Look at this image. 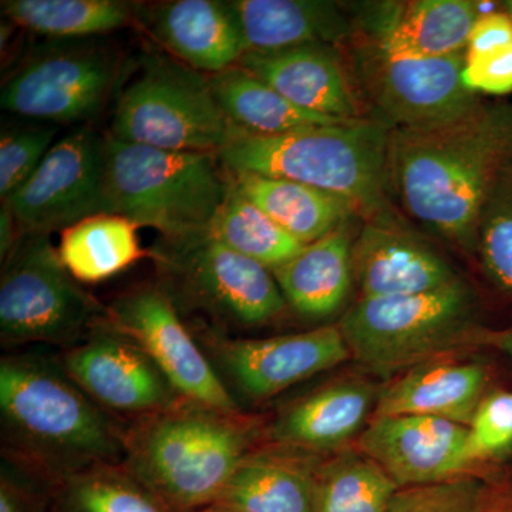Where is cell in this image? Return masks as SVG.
<instances>
[{
  "mask_svg": "<svg viewBox=\"0 0 512 512\" xmlns=\"http://www.w3.org/2000/svg\"><path fill=\"white\" fill-rule=\"evenodd\" d=\"M510 161L512 106L481 103L447 126L392 130L389 191L414 221L473 251L485 202Z\"/></svg>",
  "mask_w": 512,
  "mask_h": 512,
  "instance_id": "cell-1",
  "label": "cell"
},
{
  "mask_svg": "<svg viewBox=\"0 0 512 512\" xmlns=\"http://www.w3.org/2000/svg\"><path fill=\"white\" fill-rule=\"evenodd\" d=\"M127 424L67 375L59 350H8L0 359V456L59 485L121 464Z\"/></svg>",
  "mask_w": 512,
  "mask_h": 512,
  "instance_id": "cell-2",
  "label": "cell"
},
{
  "mask_svg": "<svg viewBox=\"0 0 512 512\" xmlns=\"http://www.w3.org/2000/svg\"><path fill=\"white\" fill-rule=\"evenodd\" d=\"M266 424L181 399L127 424L123 467L174 512L217 503L245 456L265 441Z\"/></svg>",
  "mask_w": 512,
  "mask_h": 512,
  "instance_id": "cell-3",
  "label": "cell"
},
{
  "mask_svg": "<svg viewBox=\"0 0 512 512\" xmlns=\"http://www.w3.org/2000/svg\"><path fill=\"white\" fill-rule=\"evenodd\" d=\"M392 128L376 119H357L293 131L282 136L235 137L217 154L228 173L285 178L330 192L357 212L383 221L389 194Z\"/></svg>",
  "mask_w": 512,
  "mask_h": 512,
  "instance_id": "cell-4",
  "label": "cell"
},
{
  "mask_svg": "<svg viewBox=\"0 0 512 512\" xmlns=\"http://www.w3.org/2000/svg\"><path fill=\"white\" fill-rule=\"evenodd\" d=\"M106 157L109 214L156 229L165 241L207 234L231 184L217 154L163 150L109 136Z\"/></svg>",
  "mask_w": 512,
  "mask_h": 512,
  "instance_id": "cell-5",
  "label": "cell"
},
{
  "mask_svg": "<svg viewBox=\"0 0 512 512\" xmlns=\"http://www.w3.org/2000/svg\"><path fill=\"white\" fill-rule=\"evenodd\" d=\"M339 328L350 359L383 377L493 338L477 328L476 298L461 279L437 291L359 299Z\"/></svg>",
  "mask_w": 512,
  "mask_h": 512,
  "instance_id": "cell-6",
  "label": "cell"
},
{
  "mask_svg": "<svg viewBox=\"0 0 512 512\" xmlns=\"http://www.w3.org/2000/svg\"><path fill=\"white\" fill-rule=\"evenodd\" d=\"M123 87L111 137L163 150L218 154L242 133L215 99L210 77L174 57L150 55Z\"/></svg>",
  "mask_w": 512,
  "mask_h": 512,
  "instance_id": "cell-7",
  "label": "cell"
},
{
  "mask_svg": "<svg viewBox=\"0 0 512 512\" xmlns=\"http://www.w3.org/2000/svg\"><path fill=\"white\" fill-rule=\"evenodd\" d=\"M106 319L64 268L50 235H23L2 262L0 342L5 350L72 348Z\"/></svg>",
  "mask_w": 512,
  "mask_h": 512,
  "instance_id": "cell-8",
  "label": "cell"
},
{
  "mask_svg": "<svg viewBox=\"0 0 512 512\" xmlns=\"http://www.w3.org/2000/svg\"><path fill=\"white\" fill-rule=\"evenodd\" d=\"M158 282L178 309L207 313L224 325H268L288 309L271 269L207 234L160 242L150 251Z\"/></svg>",
  "mask_w": 512,
  "mask_h": 512,
  "instance_id": "cell-9",
  "label": "cell"
},
{
  "mask_svg": "<svg viewBox=\"0 0 512 512\" xmlns=\"http://www.w3.org/2000/svg\"><path fill=\"white\" fill-rule=\"evenodd\" d=\"M191 329L239 406L266 402L350 359L339 325L262 339L232 338L207 323Z\"/></svg>",
  "mask_w": 512,
  "mask_h": 512,
  "instance_id": "cell-10",
  "label": "cell"
},
{
  "mask_svg": "<svg viewBox=\"0 0 512 512\" xmlns=\"http://www.w3.org/2000/svg\"><path fill=\"white\" fill-rule=\"evenodd\" d=\"M117 53L94 43L37 50L2 83L0 106L16 116L83 123L100 113L120 79Z\"/></svg>",
  "mask_w": 512,
  "mask_h": 512,
  "instance_id": "cell-11",
  "label": "cell"
},
{
  "mask_svg": "<svg viewBox=\"0 0 512 512\" xmlns=\"http://www.w3.org/2000/svg\"><path fill=\"white\" fill-rule=\"evenodd\" d=\"M106 320L146 352L183 399L225 412H245L222 384L191 326L160 284L121 293L106 306Z\"/></svg>",
  "mask_w": 512,
  "mask_h": 512,
  "instance_id": "cell-12",
  "label": "cell"
},
{
  "mask_svg": "<svg viewBox=\"0 0 512 512\" xmlns=\"http://www.w3.org/2000/svg\"><path fill=\"white\" fill-rule=\"evenodd\" d=\"M106 138L82 126L57 140L35 174L8 204L20 235H50L97 214H109Z\"/></svg>",
  "mask_w": 512,
  "mask_h": 512,
  "instance_id": "cell-13",
  "label": "cell"
},
{
  "mask_svg": "<svg viewBox=\"0 0 512 512\" xmlns=\"http://www.w3.org/2000/svg\"><path fill=\"white\" fill-rule=\"evenodd\" d=\"M363 80L377 113L392 130L447 126L481 104L463 83L466 52L430 59H390L370 49Z\"/></svg>",
  "mask_w": 512,
  "mask_h": 512,
  "instance_id": "cell-14",
  "label": "cell"
},
{
  "mask_svg": "<svg viewBox=\"0 0 512 512\" xmlns=\"http://www.w3.org/2000/svg\"><path fill=\"white\" fill-rule=\"evenodd\" d=\"M59 355L67 375L124 424L183 399L146 352L106 319L82 342L59 350Z\"/></svg>",
  "mask_w": 512,
  "mask_h": 512,
  "instance_id": "cell-15",
  "label": "cell"
},
{
  "mask_svg": "<svg viewBox=\"0 0 512 512\" xmlns=\"http://www.w3.org/2000/svg\"><path fill=\"white\" fill-rule=\"evenodd\" d=\"M468 427L430 416L372 419L357 451L382 467L399 488L474 476L467 454Z\"/></svg>",
  "mask_w": 512,
  "mask_h": 512,
  "instance_id": "cell-16",
  "label": "cell"
},
{
  "mask_svg": "<svg viewBox=\"0 0 512 512\" xmlns=\"http://www.w3.org/2000/svg\"><path fill=\"white\" fill-rule=\"evenodd\" d=\"M353 275L360 299L416 295L460 281L439 252L384 221L367 222L353 244Z\"/></svg>",
  "mask_w": 512,
  "mask_h": 512,
  "instance_id": "cell-17",
  "label": "cell"
},
{
  "mask_svg": "<svg viewBox=\"0 0 512 512\" xmlns=\"http://www.w3.org/2000/svg\"><path fill=\"white\" fill-rule=\"evenodd\" d=\"M237 66L303 110L339 120L362 119L355 90L330 45L248 52Z\"/></svg>",
  "mask_w": 512,
  "mask_h": 512,
  "instance_id": "cell-18",
  "label": "cell"
},
{
  "mask_svg": "<svg viewBox=\"0 0 512 512\" xmlns=\"http://www.w3.org/2000/svg\"><path fill=\"white\" fill-rule=\"evenodd\" d=\"M325 457L262 441L239 463L215 505L232 512H313Z\"/></svg>",
  "mask_w": 512,
  "mask_h": 512,
  "instance_id": "cell-19",
  "label": "cell"
},
{
  "mask_svg": "<svg viewBox=\"0 0 512 512\" xmlns=\"http://www.w3.org/2000/svg\"><path fill=\"white\" fill-rule=\"evenodd\" d=\"M379 394L365 380L326 384L286 404L266 424L265 440L320 456L338 453L362 433Z\"/></svg>",
  "mask_w": 512,
  "mask_h": 512,
  "instance_id": "cell-20",
  "label": "cell"
},
{
  "mask_svg": "<svg viewBox=\"0 0 512 512\" xmlns=\"http://www.w3.org/2000/svg\"><path fill=\"white\" fill-rule=\"evenodd\" d=\"M150 29L174 59L210 76L237 66L248 52L232 2L161 3L151 12Z\"/></svg>",
  "mask_w": 512,
  "mask_h": 512,
  "instance_id": "cell-21",
  "label": "cell"
},
{
  "mask_svg": "<svg viewBox=\"0 0 512 512\" xmlns=\"http://www.w3.org/2000/svg\"><path fill=\"white\" fill-rule=\"evenodd\" d=\"M487 370L474 362H433L413 367L384 387L372 419L390 416H430L471 423L483 400Z\"/></svg>",
  "mask_w": 512,
  "mask_h": 512,
  "instance_id": "cell-22",
  "label": "cell"
},
{
  "mask_svg": "<svg viewBox=\"0 0 512 512\" xmlns=\"http://www.w3.org/2000/svg\"><path fill=\"white\" fill-rule=\"evenodd\" d=\"M483 15L470 0H413L390 6L373 49L390 59H430L467 49Z\"/></svg>",
  "mask_w": 512,
  "mask_h": 512,
  "instance_id": "cell-23",
  "label": "cell"
},
{
  "mask_svg": "<svg viewBox=\"0 0 512 512\" xmlns=\"http://www.w3.org/2000/svg\"><path fill=\"white\" fill-rule=\"evenodd\" d=\"M353 244L345 222L274 269L272 274L288 308L312 320L326 319L338 312L355 279Z\"/></svg>",
  "mask_w": 512,
  "mask_h": 512,
  "instance_id": "cell-24",
  "label": "cell"
},
{
  "mask_svg": "<svg viewBox=\"0 0 512 512\" xmlns=\"http://www.w3.org/2000/svg\"><path fill=\"white\" fill-rule=\"evenodd\" d=\"M232 5L241 23L248 52L332 45L348 37L350 32L349 20L332 2L237 0Z\"/></svg>",
  "mask_w": 512,
  "mask_h": 512,
  "instance_id": "cell-25",
  "label": "cell"
},
{
  "mask_svg": "<svg viewBox=\"0 0 512 512\" xmlns=\"http://www.w3.org/2000/svg\"><path fill=\"white\" fill-rule=\"evenodd\" d=\"M228 174L247 200L305 245L326 237L357 212L345 198L296 181L249 173Z\"/></svg>",
  "mask_w": 512,
  "mask_h": 512,
  "instance_id": "cell-26",
  "label": "cell"
},
{
  "mask_svg": "<svg viewBox=\"0 0 512 512\" xmlns=\"http://www.w3.org/2000/svg\"><path fill=\"white\" fill-rule=\"evenodd\" d=\"M208 77L225 116L244 133L282 136L306 128L352 121L303 110L276 92L274 87L239 66Z\"/></svg>",
  "mask_w": 512,
  "mask_h": 512,
  "instance_id": "cell-27",
  "label": "cell"
},
{
  "mask_svg": "<svg viewBox=\"0 0 512 512\" xmlns=\"http://www.w3.org/2000/svg\"><path fill=\"white\" fill-rule=\"evenodd\" d=\"M137 228L123 215H92L60 232L57 252L77 282L100 284L150 258V251L141 247Z\"/></svg>",
  "mask_w": 512,
  "mask_h": 512,
  "instance_id": "cell-28",
  "label": "cell"
},
{
  "mask_svg": "<svg viewBox=\"0 0 512 512\" xmlns=\"http://www.w3.org/2000/svg\"><path fill=\"white\" fill-rule=\"evenodd\" d=\"M2 10L16 26L57 39L107 35L131 20L130 5L117 0H8Z\"/></svg>",
  "mask_w": 512,
  "mask_h": 512,
  "instance_id": "cell-29",
  "label": "cell"
},
{
  "mask_svg": "<svg viewBox=\"0 0 512 512\" xmlns=\"http://www.w3.org/2000/svg\"><path fill=\"white\" fill-rule=\"evenodd\" d=\"M399 490L375 461L338 451L319 468L313 512H386Z\"/></svg>",
  "mask_w": 512,
  "mask_h": 512,
  "instance_id": "cell-30",
  "label": "cell"
},
{
  "mask_svg": "<svg viewBox=\"0 0 512 512\" xmlns=\"http://www.w3.org/2000/svg\"><path fill=\"white\" fill-rule=\"evenodd\" d=\"M207 235L271 271L291 261L305 247L247 200L232 180Z\"/></svg>",
  "mask_w": 512,
  "mask_h": 512,
  "instance_id": "cell-31",
  "label": "cell"
},
{
  "mask_svg": "<svg viewBox=\"0 0 512 512\" xmlns=\"http://www.w3.org/2000/svg\"><path fill=\"white\" fill-rule=\"evenodd\" d=\"M49 512H174L123 464H107L66 478L56 487Z\"/></svg>",
  "mask_w": 512,
  "mask_h": 512,
  "instance_id": "cell-32",
  "label": "cell"
},
{
  "mask_svg": "<svg viewBox=\"0 0 512 512\" xmlns=\"http://www.w3.org/2000/svg\"><path fill=\"white\" fill-rule=\"evenodd\" d=\"M477 251L488 276L512 295V161L498 177L481 212Z\"/></svg>",
  "mask_w": 512,
  "mask_h": 512,
  "instance_id": "cell-33",
  "label": "cell"
},
{
  "mask_svg": "<svg viewBox=\"0 0 512 512\" xmlns=\"http://www.w3.org/2000/svg\"><path fill=\"white\" fill-rule=\"evenodd\" d=\"M56 130L26 127L3 130L0 137V195L6 200L35 174L56 143Z\"/></svg>",
  "mask_w": 512,
  "mask_h": 512,
  "instance_id": "cell-34",
  "label": "cell"
},
{
  "mask_svg": "<svg viewBox=\"0 0 512 512\" xmlns=\"http://www.w3.org/2000/svg\"><path fill=\"white\" fill-rule=\"evenodd\" d=\"M487 485L488 480L470 476L400 488L386 512H480Z\"/></svg>",
  "mask_w": 512,
  "mask_h": 512,
  "instance_id": "cell-35",
  "label": "cell"
},
{
  "mask_svg": "<svg viewBox=\"0 0 512 512\" xmlns=\"http://www.w3.org/2000/svg\"><path fill=\"white\" fill-rule=\"evenodd\" d=\"M512 448V393L484 396L468 424L467 454L471 466L503 456Z\"/></svg>",
  "mask_w": 512,
  "mask_h": 512,
  "instance_id": "cell-36",
  "label": "cell"
},
{
  "mask_svg": "<svg viewBox=\"0 0 512 512\" xmlns=\"http://www.w3.org/2000/svg\"><path fill=\"white\" fill-rule=\"evenodd\" d=\"M57 485L2 458L0 512H49Z\"/></svg>",
  "mask_w": 512,
  "mask_h": 512,
  "instance_id": "cell-37",
  "label": "cell"
},
{
  "mask_svg": "<svg viewBox=\"0 0 512 512\" xmlns=\"http://www.w3.org/2000/svg\"><path fill=\"white\" fill-rule=\"evenodd\" d=\"M463 83L474 93H512V45L485 55H466Z\"/></svg>",
  "mask_w": 512,
  "mask_h": 512,
  "instance_id": "cell-38",
  "label": "cell"
},
{
  "mask_svg": "<svg viewBox=\"0 0 512 512\" xmlns=\"http://www.w3.org/2000/svg\"><path fill=\"white\" fill-rule=\"evenodd\" d=\"M512 45V23L501 12L483 13L468 37L466 55H485Z\"/></svg>",
  "mask_w": 512,
  "mask_h": 512,
  "instance_id": "cell-39",
  "label": "cell"
},
{
  "mask_svg": "<svg viewBox=\"0 0 512 512\" xmlns=\"http://www.w3.org/2000/svg\"><path fill=\"white\" fill-rule=\"evenodd\" d=\"M480 512H512V480H488Z\"/></svg>",
  "mask_w": 512,
  "mask_h": 512,
  "instance_id": "cell-40",
  "label": "cell"
},
{
  "mask_svg": "<svg viewBox=\"0 0 512 512\" xmlns=\"http://www.w3.org/2000/svg\"><path fill=\"white\" fill-rule=\"evenodd\" d=\"M20 238L22 235H20L18 221L8 204L2 202V208H0V259L2 262L12 254Z\"/></svg>",
  "mask_w": 512,
  "mask_h": 512,
  "instance_id": "cell-41",
  "label": "cell"
},
{
  "mask_svg": "<svg viewBox=\"0 0 512 512\" xmlns=\"http://www.w3.org/2000/svg\"><path fill=\"white\" fill-rule=\"evenodd\" d=\"M491 345L498 346L505 353L512 357V329L505 330V332L493 333L491 338Z\"/></svg>",
  "mask_w": 512,
  "mask_h": 512,
  "instance_id": "cell-42",
  "label": "cell"
},
{
  "mask_svg": "<svg viewBox=\"0 0 512 512\" xmlns=\"http://www.w3.org/2000/svg\"><path fill=\"white\" fill-rule=\"evenodd\" d=\"M501 5H503L501 6V8H503V12L508 16V18H510L512 23V0H507V2L501 3Z\"/></svg>",
  "mask_w": 512,
  "mask_h": 512,
  "instance_id": "cell-43",
  "label": "cell"
},
{
  "mask_svg": "<svg viewBox=\"0 0 512 512\" xmlns=\"http://www.w3.org/2000/svg\"><path fill=\"white\" fill-rule=\"evenodd\" d=\"M198 512H232L229 510H225V508L220 507V505H210V507L204 508V510Z\"/></svg>",
  "mask_w": 512,
  "mask_h": 512,
  "instance_id": "cell-44",
  "label": "cell"
}]
</instances>
